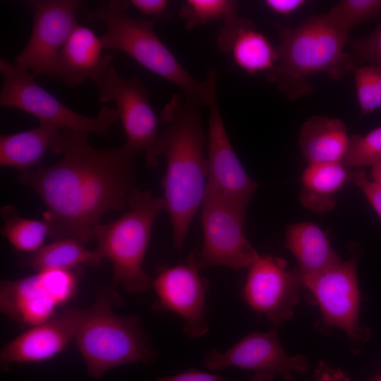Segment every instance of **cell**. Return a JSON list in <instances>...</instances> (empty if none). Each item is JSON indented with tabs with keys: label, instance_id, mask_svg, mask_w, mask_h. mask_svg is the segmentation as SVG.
Wrapping results in <instances>:
<instances>
[{
	"label": "cell",
	"instance_id": "4fadbf2b",
	"mask_svg": "<svg viewBox=\"0 0 381 381\" xmlns=\"http://www.w3.org/2000/svg\"><path fill=\"white\" fill-rule=\"evenodd\" d=\"M200 272L196 254L192 253L186 263L161 267L152 284L157 297L154 308L181 317L183 332L192 338L209 332L205 307L209 284Z\"/></svg>",
	"mask_w": 381,
	"mask_h": 381
},
{
	"label": "cell",
	"instance_id": "8d00e7d4",
	"mask_svg": "<svg viewBox=\"0 0 381 381\" xmlns=\"http://www.w3.org/2000/svg\"><path fill=\"white\" fill-rule=\"evenodd\" d=\"M374 381H381V375H380L377 379H375Z\"/></svg>",
	"mask_w": 381,
	"mask_h": 381
},
{
	"label": "cell",
	"instance_id": "2e32d148",
	"mask_svg": "<svg viewBox=\"0 0 381 381\" xmlns=\"http://www.w3.org/2000/svg\"><path fill=\"white\" fill-rule=\"evenodd\" d=\"M81 313L82 309L68 308L31 327L4 347L1 365L42 361L56 356L73 339Z\"/></svg>",
	"mask_w": 381,
	"mask_h": 381
},
{
	"label": "cell",
	"instance_id": "83f0119b",
	"mask_svg": "<svg viewBox=\"0 0 381 381\" xmlns=\"http://www.w3.org/2000/svg\"><path fill=\"white\" fill-rule=\"evenodd\" d=\"M353 70L357 98L363 116L381 107V66L363 64Z\"/></svg>",
	"mask_w": 381,
	"mask_h": 381
},
{
	"label": "cell",
	"instance_id": "277c9868",
	"mask_svg": "<svg viewBox=\"0 0 381 381\" xmlns=\"http://www.w3.org/2000/svg\"><path fill=\"white\" fill-rule=\"evenodd\" d=\"M128 1H102L87 13V18L100 22L106 32L100 37L104 49L119 50L141 66L179 87L185 97L200 106L210 104L217 95V75L208 70L199 80L180 64L157 35L154 20L138 19L127 13Z\"/></svg>",
	"mask_w": 381,
	"mask_h": 381
},
{
	"label": "cell",
	"instance_id": "5bb4252c",
	"mask_svg": "<svg viewBox=\"0 0 381 381\" xmlns=\"http://www.w3.org/2000/svg\"><path fill=\"white\" fill-rule=\"evenodd\" d=\"M248 269L242 294L247 304L273 325L289 319L303 284L299 271L287 270L283 260L267 255H259Z\"/></svg>",
	"mask_w": 381,
	"mask_h": 381
},
{
	"label": "cell",
	"instance_id": "e0dca14e",
	"mask_svg": "<svg viewBox=\"0 0 381 381\" xmlns=\"http://www.w3.org/2000/svg\"><path fill=\"white\" fill-rule=\"evenodd\" d=\"M59 306L47 271L1 282V311L23 326L31 327L47 321Z\"/></svg>",
	"mask_w": 381,
	"mask_h": 381
},
{
	"label": "cell",
	"instance_id": "f1b7e54d",
	"mask_svg": "<svg viewBox=\"0 0 381 381\" xmlns=\"http://www.w3.org/2000/svg\"><path fill=\"white\" fill-rule=\"evenodd\" d=\"M380 159L381 126L365 135H351L342 164L350 168L361 167L373 165Z\"/></svg>",
	"mask_w": 381,
	"mask_h": 381
},
{
	"label": "cell",
	"instance_id": "ffe728a7",
	"mask_svg": "<svg viewBox=\"0 0 381 381\" xmlns=\"http://www.w3.org/2000/svg\"><path fill=\"white\" fill-rule=\"evenodd\" d=\"M62 129L46 123L0 137V164L21 171L34 169L48 150L60 154Z\"/></svg>",
	"mask_w": 381,
	"mask_h": 381
},
{
	"label": "cell",
	"instance_id": "4316f807",
	"mask_svg": "<svg viewBox=\"0 0 381 381\" xmlns=\"http://www.w3.org/2000/svg\"><path fill=\"white\" fill-rule=\"evenodd\" d=\"M381 13V0H341L326 16L340 28L349 32L354 26L375 20Z\"/></svg>",
	"mask_w": 381,
	"mask_h": 381
},
{
	"label": "cell",
	"instance_id": "7a4b0ae2",
	"mask_svg": "<svg viewBox=\"0 0 381 381\" xmlns=\"http://www.w3.org/2000/svg\"><path fill=\"white\" fill-rule=\"evenodd\" d=\"M201 107L190 98L175 95L160 115L166 127L158 137L157 154L165 157L167 164L162 198L177 248L182 247L191 221L202 205L207 179Z\"/></svg>",
	"mask_w": 381,
	"mask_h": 381
},
{
	"label": "cell",
	"instance_id": "9a60e30c",
	"mask_svg": "<svg viewBox=\"0 0 381 381\" xmlns=\"http://www.w3.org/2000/svg\"><path fill=\"white\" fill-rule=\"evenodd\" d=\"M315 297L325 323L342 329L353 339L365 334L359 325L361 294L356 260L338 263L303 282Z\"/></svg>",
	"mask_w": 381,
	"mask_h": 381
},
{
	"label": "cell",
	"instance_id": "d6a6232c",
	"mask_svg": "<svg viewBox=\"0 0 381 381\" xmlns=\"http://www.w3.org/2000/svg\"><path fill=\"white\" fill-rule=\"evenodd\" d=\"M145 381H227V378L218 373L188 369L174 375L162 376L155 380Z\"/></svg>",
	"mask_w": 381,
	"mask_h": 381
},
{
	"label": "cell",
	"instance_id": "3957f363",
	"mask_svg": "<svg viewBox=\"0 0 381 381\" xmlns=\"http://www.w3.org/2000/svg\"><path fill=\"white\" fill-rule=\"evenodd\" d=\"M276 27L278 60L265 76L289 99L310 95L313 87L309 78L315 74L325 73L339 80L353 69L351 54L344 52L349 32L325 13L312 16L294 28Z\"/></svg>",
	"mask_w": 381,
	"mask_h": 381
},
{
	"label": "cell",
	"instance_id": "1f68e13d",
	"mask_svg": "<svg viewBox=\"0 0 381 381\" xmlns=\"http://www.w3.org/2000/svg\"><path fill=\"white\" fill-rule=\"evenodd\" d=\"M139 12L155 21L168 20L171 16L169 1L167 0H131L128 1Z\"/></svg>",
	"mask_w": 381,
	"mask_h": 381
},
{
	"label": "cell",
	"instance_id": "e575fe53",
	"mask_svg": "<svg viewBox=\"0 0 381 381\" xmlns=\"http://www.w3.org/2000/svg\"><path fill=\"white\" fill-rule=\"evenodd\" d=\"M315 381H349V379L341 370L332 369L322 363L316 370Z\"/></svg>",
	"mask_w": 381,
	"mask_h": 381
},
{
	"label": "cell",
	"instance_id": "4dcf8cb0",
	"mask_svg": "<svg viewBox=\"0 0 381 381\" xmlns=\"http://www.w3.org/2000/svg\"><path fill=\"white\" fill-rule=\"evenodd\" d=\"M353 181L362 190L369 203L381 217V186L368 179L365 171L361 169L353 171Z\"/></svg>",
	"mask_w": 381,
	"mask_h": 381
},
{
	"label": "cell",
	"instance_id": "30bf717a",
	"mask_svg": "<svg viewBox=\"0 0 381 381\" xmlns=\"http://www.w3.org/2000/svg\"><path fill=\"white\" fill-rule=\"evenodd\" d=\"M27 4L32 8L34 20L25 48L14 64L32 73L57 77L59 54L78 25L75 12L81 2L76 0H34Z\"/></svg>",
	"mask_w": 381,
	"mask_h": 381
},
{
	"label": "cell",
	"instance_id": "ba28073f",
	"mask_svg": "<svg viewBox=\"0 0 381 381\" xmlns=\"http://www.w3.org/2000/svg\"><path fill=\"white\" fill-rule=\"evenodd\" d=\"M246 216L205 189L201 205L203 244L197 255L200 270L215 266L248 268L259 255L245 236Z\"/></svg>",
	"mask_w": 381,
	"mask_h": 381
},
{
	"label": "cell",
	"instance_id": "f546056e",
	"mask_svg": "<svg viewBox=\"0 0 381 381\" xmlns=\"http://www.w3.org/2000/svg\"><path fill=\"white\" fill-rule=\"evenodd\" d=\"M350 54L354 63L381 66V23L367 36L353 41Z\"/></svg>",
	"mask_w": 381,
	"mask_h": 381
},
{
	"label": "cell",
	"instance_id": "6da1fadb",
	"mask_svg": "<svg viewBox=\"0 0 381 381\" xmlns=\"http://www.w3.org/2000/svg\"><path fill=\"white\" fill-rule=\"evenodd\" d=\"M60 154L56 164L21 171L18 180L43 201L49 236L86 246L105 214L125 211L133 189L135 155L123 145L97 149L87 133L71 129L62 130Z\"/></svg>",
	"mask_w": 381,
	"mask_h": 381
},
{
	"label": "cell",
	"instance_id": "d4e9b609",
	"mask_svg": "<svg viewBox=\"0 0 381 381\" xmlns=\"http://www.w3.org/2000/svg\"><path fill=\"white\" fill-rule=\"evenodd\" d=\"M1 214V234L18 251L32 253L43 246L46 237L49 236V227L44 219L22 217L11 206L2 208Z\"/></svg>",
	"mask_w": 381,
	"mask_h": 381
},
{
	"label": "cell",
	"instance_id": "7c38bea8",
	"mask_svg": "<svg viewBox=\"0 0 381 381\" xmlns=\"http://www.w3.org/2000/svg\"><path fill=\"white\" fill-rule=\"evenodd\" d=\"M206 134L207 179L205 189L246 216L258 183L245 171L229 138L217 95L210 104Z\"/></svg>",
	"mask_w": 381,
	"mask_h": 381
},
{
	"label": "cell",
	"instance_id": "74e56055",
	"mask_svg": "<svg viewBox=\"0 0 381 381\" xmlns=\"http://www.w3.org/2000/svg\"><path fill=\"white\" fill-rule=\"evenodd\" d=\"M231 381H239V380H237V379H234V380H231Z\"/></svg>",
	"mask_w": 381,
	"mask_h": 381
},
{
	"label": "cell",
	"instance_id": "8992f818",
	"mask_svg": "<svg viewBox=\"0 0 381 381\" xmlns=\"http://www.w3.org/2000/svg\"><path fill=\"white\" fill-rule=\"evenodd\" d=\"M127 210L117 219L98 224L94 229L96 248L109 259L114 270V282L129 293L147 291L152 280L143 263L148 248L154 222L164 202L151 192L135 188L126 202Z\"/></svg>",
	"mask_w": 381,
	"mask_h": 381
},
{
	"label": "cell",
	"instance_id": "8fae6325",
	"mask_svg": "<svg viewBox=\"0 0 381 381\" xmlns=\"http://www.w3.org/2000/svg\"><path fill=\"white\" fill-rule=\"evenodd\" d=\"M202 363L212 372L229 367L250 370L253 373L250 381H272L275 375L293 381V372L305 374L308 369L303 356L286 353L276 329L250 333L224 352L213 349Z\"/></svg>",
	"mask_w": 381,
	"mask_h": 381
},
{
	"label": "cell",
	"instance_id": "484cf974",
	"mask_svg": "<svg viewBox=\"0 0 381 381\" xmlns=\"http://www.w3.org/2000/svg\"><path fill=\"white\" fill-rule=\"evenodd\" d=\"M238 3L232 0H188L179 11L185 28L191 30L198 25L216 20L226 23L237 17Z\"/></svg>",
	"mask_w": 381,
	"mask_h": 381
},
{
	"label": "cell",
	"instance_id": "9c48e42d",
	"mask_svg": "<svg viewBox=\"0 0 381 381\" xmlns=\"http://www.w3.org/2000/svg\"><path fill=\"white\" fill-rule=\"evenodd\" d=\"M99 87L102 103L114 102L126 136L123 146L136 156L144 152L148 167L157 165L158 117L147 88L138 78H123L112 65Z\"/></svg>",
	"mask_w": 381,
	"mask_h": 381
},
{
	"label": "cell",
	"instance_id": "7402d4cb",
	"mask_svg": "<svg viewBox=\"0 0 381 381\" xmlns=\"http://www.w3.org/2000/svg\"><path fill=\"white\" fill-rule=\"evenodd\" d=\"M284 246L298 262L302 282L341 262L326 233L312 222L289 225Z\"/></svg>",
	"mask_w": 381,
	"mask_h": 381
},
{
	"label": "cell",
	"instance_id": "52a82bcc",
	"mask_svg": "<svg viewBox=\"0 0 381 381\" xmlns=\"http://www.w3.org/2000/svg\"><path fill=\"white\" fill-rule=\"evenodd\" d=\"M0 71L3 75L1 107L23 110L36 117L40 123L107 135L119 119L117 109L104 104L95 117L77 113L40 86L33 73L3 59H0Z\"/></svg>",
	"mask_w": 381,
	"mask_h": 381
},
{
	"label": "cell",
	"instance_id": "44dd1931",
	"mask_svg": "<svg viewBox=\"0 0 381 381\" xmlns=\"http://www.w3.org/2000/svg\"><path fill=\"white\" fill-rule=\"evenodd\" d=\"M349 136L339 119L314 116L305 121L298 135V145L308 164L342 163Z\"/></svg>",
	"mask_w": 381,
	"mask_h": 381
},
{
	"label": "cell",
	"instance_id": "d6986e66",
	"mask_svg": "<svg viewBox=\"0 0 381 381\" xmlns=\"http://www.w3.org/2000/svg\"><path fill=\"white\" fill-rule=\"evenodd\" d=\"M217 44L222 53L231 54L235 64L250 74L267 73L278 60L277 47L247 18L237 16L224 23Z\"/></svg>",
	"mask_w": 381,
	"mask_h": 381
},
{
	"label": "cell",
	"instance_id": "d590c367",
	"mask_svg": "<svg viewBox=\"0 0 381 381\" xmlns=\"http://www.w3.org/2000/svg\"><path fill=\"white\" fill-rule=\"evenodd\" d=\"M370 175L373 181L381 186V159L371 165Z\"/></svg>",
	"mask_w": 381,
	"mask_h": 381
},
{
	"label": "cell",
	"instance_id": "5b68a950",
	"mask_svg": "<svg viewBox=\"0 0 381 381\" xmlns=\"http://www.w3.org/2000/svg\"><path fill=\"white\" fill-rule=\"evenodd\" d=\"M118 300L112 291L102 292L92 305L82 309L73 339L95 379L125 364L151 363L157 356L137 315L114 313Z\"/></svg>",
	"mask_w": 381,
	"mask_h": 381
},
{
	"label": "cell",
	"instance_id": "cb8c5ba5",
	"mask_svg": "<svg viewBox=\"0 0 381 381\" xmlns=\"http://www.w3.org/2000/svg\"><path fill=\"white\" fill-rule=\"evenodd\" d=\"M104 260L97 250H90L71 238L54 240L20 258V263L37 271L71 270L80 265H99Z\"/></svg>",
	"mask_w": 381,
	"mask_h": 381
},
{
	"label": "cell",
	"instance_id": "ac0fdd59",
	"mask_svg": "<svg viewBox=\"0 0 381 381\" xmlns=\"http://www.w3.org/2000/svg\"><path fill=\"white\" fill-rule=\"evenodd\" d=\"M103 50L100 37L78 23L59 54L57 77L71 87L87 79L98 87L112 66V56L104 54Z\"/></svg>",
	"mask_w": 381,
	"mask_h": 381
},
{
	"label": "cell",
	"instance_id": "836d02e7",
	"mask_svg": "<svg viewBox=\"0 0 381 381\" xmlns=\"http://www.w3.org/2000/svg\"><path fill=\"white\" fill-rule=\"evenodd\" d=\"M303 0H266L265 5L274 12L281 15H289L300 8Z\"/></svg>",
	"mask_w": 381,
	"mask_h": 381
},
{
	"label": "cell",
	"instance_id": "603a6c76",
	"mask_svg": "<svg viewBox=\"0 0 381 381\" xmlns=\"http://www.w3.org/2000/svg\"><path fill=\"white\" fill-rule=\"evenodd\" d=\"M353 180V171L342 163L308 164L301 177V204L315 213L332 210L336 194Z\"/></svg>",
	"mask_w": 381,
	"mask_h": 381
}]
</instances>
